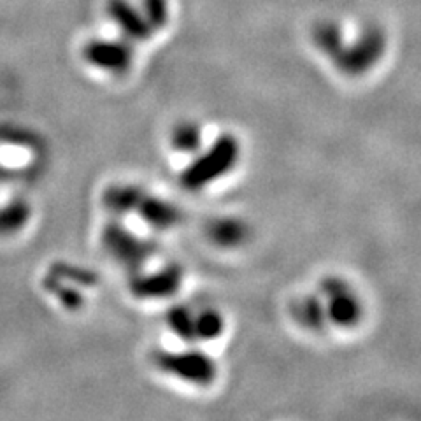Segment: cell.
I'll return each instance as SVG.
<instances>
[{
    "label": "cell",
    "instance_id": "1",
    "mask_svg": "<svg viewBox=\"0 0 421 421\" xmlns=\"http://www.w3.org/2000/svg\"><path fill=\"white\" fill-rule=\"evenodd\" d=\"M83 56L90 65L107 72H123L130 65L129 46L116 40H88L83 48Z\"/></svg>",
    "mask_w": 421,
    "mask_h": 421
},
{
    "label": "cell",
    "instance_id": "2",
    "mask_svg": "<svg viewBox=\"0 0 421 421\" xmlns=\"http://www.w3.org/2000/svg\"><path fill=\"white\" fill-rule=\"evenodd\" d=\"M107 13H109L111 19H113L127 35L136 37V39H141V37L146 35L143 18H139V15H137V11L134 9V6L130 4L129 0H109Z\"/></svg>",
    "mask_w": 421,
    "mask_h": 421
}]
</instances>
